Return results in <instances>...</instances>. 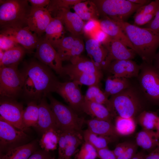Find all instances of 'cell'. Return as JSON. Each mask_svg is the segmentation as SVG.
<instances>
[{"label":"cell","mask_w":159,"mask_h":159,"mask_svg":"<svg viewBox=\"0 0 159 159\" xmlns=\"http://www.w3.org/2000/svg\"><path fill=\"white\" fill-rule=\"evenodd\" d=\"M21 72L24 80L23 91L32 101L39 102L49 94L56 92L60 82L51 68L39 61H31Z\"/></svg>","instance_id":"cell-1"},{"label":"cell","mask_w":159,"mask_h":159,"mask_svg":"<svg viewBox=\"0 0 159 159\" xmlns=\"http://www.w3.org/2000/svg\"><path fill=\"white\" fill-rule=\"evenodd\" d=\"M114 22L128 37L136 54L145 62L150 64L159 46V34L149 29L140 27L126 21Z\"/></svg>","instance_id":"cell-2"},{"label":"cell","mask_w":159,"mask_h":159,"mask_svg":"<svg viewBox=\"0 0 159 159\" xmlns=\"http://www.w3.org/2000/svg\"><path fill=\"white\" fill-rule=\"evenodd\" d=\"M140 91L131 85L111 96L109 100L111 113L114 115L116 112L117 116L124 117L134 118L138 115L144 110L143 97L145 96Z\"/></svg>","instance_id":"cell-3"},{"label":"cell","mask_w":159,"mask_h":159,"mask_svg":"<svg viewBox=\"0 0 159 159\" xmlns=\"http://www.w3.org/2000/svg\"><path fill=\"white\" fill-rule=\"evenodd\" d=\"M0 1V26L1 29L27 26V19L31 9L28 0Z\"/></svg>","instance_id":"cell-4"},{"label":"cell","mask_w":159,"mask_h":159,"mask_svg":"<svg viewBox=\"0 0 159 159\" xmlns=\"http://www.w3.org/2000/svg\"><path fill=\"white\" fill-rule=\"evenodd\" d=\"M79 85H98L103 74L91 60L81 56L74 63L63 67V75Z\"/></svg>","instance_id":"cell-5"},{"label":"cell","mask_w":159,"mask_h":159,"mask_svg":"<svg viewBox=\"0 0 159 159\" xmlns=\"http://www.w3.org/2000/svg\"><path fill=\"white\" fill-rule=\"evenodd\" d=\"M54 114L57 128L61 131L80 132L84 120L80 117L74 111L57 100L49 93L47 97Z\"/></svg>","instance_id":"cell-6"},{"label":"cell","mask_w":159,"mask_h":159,"mask_svg":"<svg viewBox=\"0 0 159 159\" xmlns=\"http://www.w3.org/2000/svg\"><path fill=\"white\" fill-rule=\"evenodd\" d=\"M100 16L115 22L125 21L142 6L129 0H94Z\"/></svg>","instance_id":"cell-7"},{"label":"cell","mask_w":159,"mask_h":159,"mask_svg":"<svg viewBox=\"0 0 159 159\" xmlns=\"http://www.w3.org/2000/svg\"><path fill=\"white\" fill-rule=\"evenodd\" d=\"M24 77L17 67L0 68V94L3 99L14 100L23 91Z\"/></svg>","instance_id":"cell-8"},{"label":"cell","mask_w":159,"mask_h":159,"mask_svg":"<svg viewBox=\"0 0 159 159\" xmlns=\"http://www.w3.org/2000/svg\"><path fill=\"white\" fill-rule=\"evenodd\" d=\"M138 81L140 90L146 99L159 102V70L150 64L140 65Z\"/></svg>","instance_id":"cell-9"},{"label":"cell","mask_w":159,"mask_h":159,"mask_svg":"<svg viewBox=\"0 0 159 159\" xmlns=\"http://www.w3.org/2000/svg\"><path fill=\"white\" fill-rule=\"evenodd\" d=\"M29 139L25 132L18 129L0 117L1 154L27 143Z\"/></svg>","instance_id":"cell-10"},{"label":"cell","mask_w":159,"mask_h":159,"mask_svg":"<svg viewBox=\"0 0 159 159\" xmlns=\"http://www.w3.org/2000/svg\"><path fill=\"white\" fill-rule=\"evenodd\" d=\"M35 56L43 64L47 66L60 75H63L62 61L57 51L45 38L39 37Z\"/></svg>","instance_id":"cell-11"},{"label":"cell","mask_w":159,"mask_h":159,"mask_svg":"<svg viewBox=\"0 0 159 159\" xmlns=\"http://www.w3.org/2000/svg\"><path fill=\"white\" fill-rule=\"evenodd\" d=\"M22 104L14 100L3 99L0 103V117L16 128L25 132L28 128L22 120Z\"/></svg>","instance_id":"cell-12"},{"label":"cell","mask_w":159,"mask_h":159,"mask_svg":"<svg viewBox=\"0 0 159 159\" xmlns=\"http://www.w3.org/2000/svg\"><path fill=\"white\" fill-rule=\"evenodd\" d=\"M0 34L6 35L23 46L28 52L36 49L39 37L30 30L28 26L23 27L1 29Z\"/></svg>","instance_id":"cell-13"},{"label":"cell","mask_w":159,"mask_h":159,"mask_svg":"<svg viewBox=\"0 0 159 159\" xmlns=\"http://www.w3.org/2000/svg\"><path fill=\"white\" fill-rule=\"evenodd\" d=\"M79 85L73 81L60 82L56 92L60 95L74 111H81L85 100Z\"/></svg>","instance_id":"cell-14"},{"label":"cell","mask_w":159,"mask_h":159,"mask_svg":"<svg viewBox=\"0 0 159 159\" xmlns=\"http://www.w3.org/2000/svg\"><path fill=\"white\" fill-rule=\"evenodd\" d=\"M53 18L47 7L38 8L31 6L27 19V26L30 31L40 37Z\"/></svg>","instance_id":"cell-15"},{"label":"cell","mask_w":159,"mask_h":159,"mask_svg":"<svg viewBox=\"0 0 159 159\" xmlns=\"http://www.w3.org/2000/svg\"><path fill=\"white\" fill-rule=\"evenodd\" d=\"M107 49L108 54L107 61V69L110 63L115 60L132 59L136 53L132 49L120 41L110 37L103 45ZM107 70V69H106Z\"/></svg>","instance_id":"cell-16"},{"label":"cell","mask_w":159,"mask_h":159,"mask_svg":"<svg viewBox=\"0 0 159 159\" xmlns=\"http://www.w3.org/2000/svg\"><path fill=\"white\" fill-rule=\"evenodd\" d=\"M140 66L131 59L115 60L110 63L107 70L115 77H138Z\"/></svg>","instance_id":"cell-17"},{"label":"cell","mask_w":159,"mask_h":159,"mask_svg":"<svg viewBox=\"0 0 159 159\" xmlns=\"http://www.w3.org/2000/svg\"><path fill=\"white\" fill-rule=\"evenodd\" d=\"M54 17L59 19L66 29L75 37H79L84 33L85 23L75 12L70 11V9H62L56 12Z\"/></svg>","instance_id":"cell-18"},{"label":"cell","mask_w":159,"mask_h":159,"mask_svg":"<svg viewBox=\"0 0 159 159\" xmlns=\"http://www.w3.org/2000/svg\"><path fill=\"white\" fill-rule=\"evenodd\" d=\"M85 47L91 60L101 70H106L108 52L106 48L96 39L90 38L86 42Z\"/></svg>","instance_id":"cell-19"},{"label":"cell","mask_w":159,"mask_h":159,"mask_svg":"<svg viewBox=\"0 0 159 159\" xmlns=\"http://www.w3.org/2000/svg\"><path fill=\"white\" fill-rule=\"evenodd\" d=\"M38 118L36 128L42 134L51 128L57 129L54 114L46 97L39 102Z\"/></svg>","instance_id":"cell-20"},{"label":"cell","mask_w":159,"mask_h":159,"mask_svg":"<svg viewBox=\"0 0 159 159\" xmlns=\"http://www.w3.org/2000/svg\"><path fill=\"white\" fill-rule=\"evenodd\" d=\"M99 22L101 29L109 36L120 41L135 52L133 46L128 37L114 21L108 18H104L99 20Z\"/></svg>","instance_id":"cell-21"},{"label":"cell","mask_w":159,"mask_h":159,"mask_svg":"<svg viewBox=\"0 0 159 159\" xmlns=\"http://www.w3.org/2000/svg\"><path fill=\"white\" fill-rule=\"evenodd\" d=\"M45 33V38L55 49L65 37L64 26L62 21L55 17H53Z\"/></svg>","instance_id":"cell-22"},{"label":"cell","mask_w":159,"mask_h":159,"mask_svg":"<svg viewBox=\"0 0 159 159\" xmlns=\"http://www.w3.org/2000/svg\"><path fill=\"white\" fill-rule=\"evenodd\" d=\"M159 8V0L151 1L140 7L134 16L135 25L141 26L148 23L154 17Z\"/></svg>","instance_id":"cell-23"},{"label":"cell","mask_w":159,"mask_h":159,"mask_svg":"<svg viewBox=\"0 0 159 159\" xmlns=\"http://www.w3.org/2000/svg\"><path fill=\"white\" fill-rule=\"evenodd\" d=\"M81 111L95 118L111 122L113 115L104 105L85 100Z\"/></svg>","instance_id":"cell-24"},{"label":"cell","mask_w":159,"mask_h":159,"mask_svg":"<svg viewBox=\"0 0 159 159\" xmlns=\"http://www.w3.org/2000/svg\"><path fill=\"white\" fill-rule=\"evenodd\" d=\"M88 129L97 135L115 138L118 135L111 122L95 118L87 121Z\"/></svg>","instance_id":"cell-25"},{"label":"cell","mask_w":159,"mask_h":159,"mask_svg":"<svg viewBox=\"0 0 159 159\" xmlns=\"http://www.w3.org/2000/svg\"><path fill=\"white\" fill-rule=\"evenodd\" d=\"M135 143L149 153L159 145V139L154 130L143 129L137 134Z\"/></svg>","instance_id":"cell-26"},{"label":"cell","mask_w":159,"mask_h":159,"mask_svg":"<svg viewBox=\"0 0 159 159\" xmlns=\"http://www.w3.org/2000/svg\"><path fill=\"white\" fill-rule=\"evenodd\" d=\"M75 12L83 20H99L100 16L96 5L92 0H84L73 6Z\"/></svg>","instance_id":"cell-27"},{"label":"cell","mask_w":159,"mask_h":159,"mask_svg":"<svg viewBox=\"0 0 159 159\" xmlns=\"http://www.w3.org/2000/svg\"><path fill=\"white\" fill-rule=\"evenodd\" d=\"M37 146L36 141L27 143L1 154L0 159H27L36 150Z\"/></svg>","instance_id":"cell-28"},{"label":"cell","mask_w":159,"mask_h":159,"mask_svg":"<svg viewBox=\"0 0 159 159\" xmlns=\"http://www.w3.org/2000/svg\"><path fill=\"white\" fill-rule=\"evenodd\" d=\"M26 50L20 44L4 52L3 57L0 61V67H18Z\"/></svg>","instance_id":"cell-29"},{"label":"cell","mask_w":159,"mask_h":159,"mask_svg":"<svg viewBox=\"0 0 159 159\" xmlns=\"http://www.w3.org/2000/svg\"><path fill=\"white\" fill-rule=\"evenodd\" d=\"M131 85L128 78L110 76L106 80L104 92L108 97L119 93Z\"/></svg>","instance_id":"cell-30"},{"label":"cell","mask_w":159,"mask_h":159,"mask_svg":"<svg viewBox=\"0 0 159 159\" xmlns=\"http://www.w3.org/2000/svg\"><path fill=\"white\" fill-rule=\"evenodd\" d=\"M60 131L51 128L44 132L39 141V145L42 150L49 152L57 148Z\"/></svg>","instance_id":"cell-31"},{"label":"cell","mask_w":159,"mask_h":159,"mask_svg":"<svg viewBox=\"0 0 159 159\" xmlns=\"http://www.w3.org/2000/svg\"><path fill=\"white\" fill-rule=\"evenodd\" d=\"M67 140V146L62 159L71 158L78 147L82 143V135L80 132L64 131Z\"/></svg>","instance_id":"cell-32"},{"label":"cell","mask_w":159,"mask_h":159,"mask_svg":"<svg viewBox=\"0 0 159 159\" xmlns=\"http://www.w3.org/2000/svg\"><path fill=\"white\" fill-rule=\"evenodd\" d=\"M114 125L118 135H130L135 132L136 128V123L134 117H124L117 116Z\"/></svg>","instance_id":"cell-33"},{"label":"cell","mask_w":159,"mask_h":159,"mask_svg":"<svg viewBox=\"0 0 159 159\" xmlns=\"http://www.w3.org/2000/svg\"><path fill=\"white\" fill-rule=\"evenodd\" d=\"M39 115L38 105L36 101L29 102L24 110L22 120L25 126L27 128L31 127H36Z\"/></svg>","instance_id":"cell-34"},{"label":"cell","mask_w":159,"mask_h":159,"mask_svg":"<svg viewBox=\"0 0 159 159\" xmlns=\"http://www.w3.org/2000/svg\"><path fill=\"white\" fill-rule=\"evenodd\" d=\"M85 100L103 104L110 112V103L109 99L98 85L89 87L85 96Z\"/></svg>","instance_id":"cell-35"},{"label":"cell","mask_w":159,"mask_h":159,"mask_svg":"<svg viewBox=\"0 0 159 159\" xmlns=\"http://www.w3.org/2000/svg\"><path fill=\"white\" fill-rule=\"evenodd\" d=\"M82 136L85 142L91 145L97 150L108 148V144L113 138L97 135L88 129L84 131Z\"/></svg>","instance_id":"cell-36"},{"label":"cell","mask_w":159,"mask_h":159,"mask_svg":"<svg viewBox=\"0 0 159 159\" xmlns=\"http://www.w3.org/2000/svg\"><path fill=\"white\" fill-rule=\"evenodd\" d=\"M159 117L155 112L144 110L139 114L137 119L143 129L154 130Z\"/></svg>","instance_id":"cell-37"},{"label":"cell","mask_w":159,"mask_h":159,"mask_svg":"<svg viewBox=\"0 0 159 159\" xmlns=\"http://www.w3.org/2000/svg\"><path fill=\"white\" fill-rule=\"evenodd\" d=\"M82 0H52L47 8L51 14L54 15L59 10L63 9H70Z\"/></svg>","instance_id":"cell-38"},{"label":"cell","mask_w":159,"mask_h":159,"mask_svg":"<svg viewBox=\"0 0 159 159\" xmlns=\"http://www.w3.org/2000/svg\"><path fill=\"white\" fill-rule=\"evenodd\" d=\"M85 48L83 40L78 37H76L72 47L64 61H69L71 64L73 63L81 56Z\"/></svg>","instance_id":"cell-39"},{"label":"cell","mask_w":159,"mask_h":159,"mask_svg":"<svg viewBox=\"0 0 159 159\" xmlns=\"http://www.w3.org/2000/svg\"><path fill=\"white\" fill-rule=\"evenodd\" d=\"M75 37L72 35L65 37L56 49L62 61L64 60L71 49Z\"/></svg>","instance_id":"cell-40"},{"label":"cell","mask_w":159,"mask_h":159,"mask_svg":"<svg viewBox=\"0 0 159 159\" xmlns=\"http://www.w3.org/2000/svg\"><path fill=\"white\" fill-rule=\"evenodd\" d=\"M98 157L97 149L90 143L85 142L76 156V159H96Z\"/></svg>","instance_id":"cell-41"},{"label":"cell","mask_w":159,"mask_h":159,"mask_svg":"<svg viewBox=\"0 0 159 159\" xmlns=\"http://www.w3.org/2000/svg\"><path fill=\"white\" fill-rule=\"evenodd\" d=\"M100 29L99 20H91L85 24L84 33L90 38H93L96 33Z\"/></svg>","instance_id":"cell-42"},{"label":"cell","mask_w":159,"mask_h":159,"mask_svg":"<svg viewBox=\"0 0 159 159\" xmlns=\"http://www.w3.org/2000/svg\"><path fill=\"white\" fill-rule=\"evenodd\" d=\"M19 45L8 36L0 34V49L4 52Z\"/></svg>","instance_id":"cell-43"},{"label":"cell","mask_w":159,"mask_h":159,"mask_svg":"<svg viewBox=\"0 0 159 159\" xmlns=\"http://www.w3.org/2000/svg\"><path fill=\"white\" fill-rule=\"evenodd\" d=\"M138 147L135 143L130 142L127 148L117 157V159H132L137 153Z\"/></svg>","instance_id":"cell-44"},{"label":"cell","mask_w":159,"mask_h":159,"mask_svg":"<svg viewBox=\"0 0 159 159\" xmlns=\"http://www.w3.org/2000/svg\"><path fill=\"white\" fill-rule=\"evenodd\" d=\"M67 140L65 132L60 131L58 143V159H62L67 146Z\"/></svg>","instance_id":"cell-45"},{"label":"cell","mask_w":159,"mask_h":159,"mask_svg":"<svg viewBox=\"0 0 159 159\" xmlns=\"http://www.w3.org/2000/svg\"><path fill=\"white\" fill-rule=\"evenodd\" d=\"M145 27L159 34V8L153 19Z\"/></svg>","instance_id":"cell-46"},{"label":"cell","mask_w":159,"mask_h":159,"mask_svg":"<svg viewBox=\"0 0 159 159\" xmlns=\"http://www.w3.org/2000/svg\"><path fill=\"white\" fill-rule=\"evenodd\" d=\"M98 157L100 159H117L113 150L108 148L97 150Z\"/></svg>","instance_id":"cell-47"},{"label":"cell","mask_w":159,"mask_h":159,"mask_svg":"<svg viewBox=\"0 0 159 159\" xmlns=\"http://www.w3.org/2000/svg\"><path fill=\"white\" fill-rule=\"evenodd\" d=\"M130 142L128 141H125L118 144L113 151L117 157L121 155L126 150Z\"/></svg>","instance_id":"cell-48"},{"label":"cell","mask_w":159,"mask_h":159,"mask_svg":"<svg viewBox=\"0 0 159 159\" xmlns=\"http://www.w3.org/2000/svg\"><path fill=\"white\" fill-rule=\"evenodd\" d=\"M110 37L101 29L95 34L93 38L98 40L103 45L109 39Z\"/></svg>","instance_id":"cell-49"},{"label":"cell","mask_w":159,"mask_h":159,"mask_svg":"<svg viewBox=\"0 0 159 159\" xmlns=\"http://www.w3.org/2000/svg\"><path fill=\"white\" fill-rule=\"evenodd\" d=\"M49 156L48 152L43 150H36L27 159H47Z\"/></svg>","instance_id":"cell-50"},{"label":"cell","mask_w":159,"mask_h":159,"mask_svg":"<svg viewBox=\"0 0 159 159\" xmlns=\"http://www.w3.org/2000/svg\"><path fill=\"white\" fill-rule=\"evenodd\" d=\"M29 2H30L31 6L38 8H43L48 5L49 4L50 0H29Z\"/></svg>","instance_id":"cell-51"},{"label":"cell","mask_w":159,"mask_h":159,"mask_svg":"<svg viewBox=\"0 0 159 159\" xmlns=\"http://www.w3.org/2000/svg\"><path fill=\"white\" fill-rule=\"evenodd\" d=\"M145 159H159V145L153 150L146 154Z\"/></svg>","instance_id":"cell-52"},{"label":"cell","mask_w":159,"mask_h":159,"mask_svg":"<svg viewBox=\"0 0 159 159\" xmlns=\"http://www.w3.org/2000/svg\"><path fill=\"white\" fill-rule=\"evenodd\" d=\"M129 1L133 3L142 6L148 4L151 2L150 0H129Z\"/></svg>","instance_id":"cell-53"},{"label":"cell","mask_w":159,"mask_h":159,"mask_svg":"<svg viewBox=\"0 0 159 159\" xmlns=\"http://www.w3.org/2000/svg\"><path fill=\"white\" fill-rule=\"evenodd\" d=\"M146 154L143 151L137 153L132 159H145Z\"/></svg>","instance_id":"cell-54"},{"label":"cell","mask_w":159,"mask_h":159,"mask_svg":"<svg viewBox=\"0 0 159 159\" xmlns=\"http://www.w3.org/2000/svg\"><path fill=\"white\" fill-rule=\"evenodd\" d=\"M154 59L155 60V65L154 66L159 70V51L156 54Z\"/></svg>","instance_id":"cell-55"},{"label":"cell","mask_w":159,"mask_h":159,"mask_svg":"<svg viewBox=\"0 0 159 159\" xmlns=\"http://www.w3.org/2000/svg\"><path fill=\"white\" fill-rule=\"evenodd\" d=\"M155 130H156L155 132L157 136L159 139V117L156 124Z\"/></svg>","instance_id":"cell-56"},{"label":"cell","mask_w":159,"mask_h":159,"mask_svg":"<svg viewBox=\"0 0 159 159\" xmlns=\"http://www.w3.org/2000/svg\"><path fill=\"white\" fill-rule=\"evenodd\" d=\"M4 53V51L0 49V61H1L2 59Z\"/></svg>","instance_id":"cell-57"},{"label":"cell","mask_w":159,"mask_h":159,"mask_svg":"<svg viewBox=\"0 0 159 159\" xmlns=\"http://www.w3.org/2000/svg\"><path fill=\"white\" fill-rule=\"evenodd\" d=\"M47 159H55L54 158L50 156Z\"/></svg>","instance_id":"cell-58"},{"label":"cell","mask_w":159,"mask_h":159,"mask_svg":"<svg viewBox=\"0 0 159 159\" xmlns=\"http://www.w3.org/2000/svg\"><path fill=\"white\" fill-rule=\"evenodd\" d=\"M65 159H71V158H67Z\"/></svg>","instance_id":"cell-59"}]
</instances>
